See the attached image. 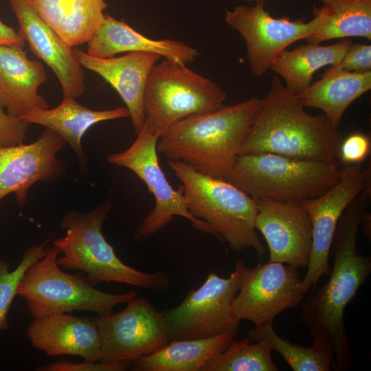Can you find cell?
Returning <instances> with one entry per match:
<instances>
[{"instance_id":"cell-1","label":"cell","mask_w":371,"mask_h":371,"mask_svg":"<svg viewBox=\"0 0 371 371\" xmlns=\"http://www.w3.org/2000/svg\"><path fill=\"white\" fill-rule=\"evenodd\" d=\"M371 190L361 192L348 205L337 225L331 245L333 269L327 282L304 302L301 320L311 346L330 353L333 370H349L352 350L344 322V311L371 273V258L357 251L362 215L370 203Z\"/></svg>"},{"instance_id":"cell-2","label":"cell","mask_w":371,"mask_h":371,"mask_svg":"<svg viewBox=\"0 0 371 371\" xmlns=\"http://www.w3.org/2000/svg\"><path fill=\"white\" fill-rule=\"evenodd\" d=\"M304 108L280 77L273 75L239 155L269 153L336 163L342 135L324 113L311 115Z\"/></svg>"},{"instance_id":"cell-3","label":"cell","mask_w":371,"mask_h":371,"mask_svg":"<svg viewBox=\"0 0 371 371\" xmlns=\"http://www.w3.org/2000/svg\"><path fill=\"white\" fill-rule=\"evenodd\" d=\"M260 101L255 97L186 117L159 137L157 152L203 175L226 180Z\"/></svg>"},{"instance_id":"cell-4","label":"cell","mask_w":371,"mask_h":371,"mask_svg":"<svg viewBox=\"0 0 371 371\" xmlns=\"http://www.w3.org/2000/svg\"><path fill=\"white\" fill-rule=\"evenodd\" d=\"M112 207L107 200L88 212L73 211L64 215L60 227L66 234L54 241V246L63 254L57 258L58 266L84 271L93 286L117 282L157 293L168 291V273H145L125 264L106 240L102 227Z\"/></svg>"},{"instance_id":"cell-5","label":"cell","mask_w":371,"mask_h":371,"mask_svg":"<svg viewBox=\"0 0 371 371\" xmlns=\"http://www.w3.org/2000/svg\"><path fill=\"white\" fill-rule=\"evenodd\" d=\"M168 166L181 182L188 211L213 235L235 252L251 248L260 256L265 254L255 227L258 207L253 198L229 181L203 175L181 161L169 160Z\"/></svg>"},{"instance_id":"cell-6","label":"cell","mask_w":371,"mask_h":371,"mask_svg":"<svg viewBox=\"0 0 371 371\" xmlns=\"http://www.w3.org/2000/svg\"><path fill=\"white\" fill-rule=\"evenodd\" d=\"M339 177L337 162L261 153L238 155L226 181L254 200L304 202L324 194Z\"/></svg>"},{"instance_id":"cell-7","label":"cell","mask_w":371,"mask_h":371,"mask_svg":"<svg viewBox=\"0 0 371 371\" xmlns=\"http://www.w3.org/2000/svg\"><path fill=\"white\" fill-rule=\"evenodd\" d=\"M60 251L47 248L45 256L25 273L17 295L26 301L34 317L87 311L98 315L113 313V308L138 295L135 290L113 294L100 291L80 274H70L57 263Z\"/></svg>"},{"instance_id":"cell-8","label":"cell","mask_w":371,"mask_h":371,"mask_svg":"<svg viewBox=\"0 0 371 371\" xmlns=\"http://www.w3.org/2000/svg\"><path fill=\"white\" fill-rule=\"evenodd\" d=\"M226 93L186 64L166 59L151 69L144 94L145 123L159 138L177 122L225 106Z\"/></svg>"},{"instance_id":"cell-9","label":"cell","mask_w":371,"mask_h":371,"mask_svg":"<svg viewBox=\"0 0 371 371\" xmlns=\"http://www.w3.org/2000/svg\"><path fill=\"white\" fill-rule=\"evenodd\" d=\"M245 267L240 260L227 278L208 274L204 282L190 290L177 306L163 314L169 341L203 339L225 333L237 335L240 320L233 310Z\"/></svg>"},{"instance_id":"cell-10","label":"cell","mask_w":371,"mask_h":371,"mask_svg":"<svg viewBox=\"0 0 371 371\" xmlns=\"http://www.w3.org/2000/svg\"><path fill=\"white\" fill-rule=\"evenodd\" d=\"M158 139L144 122L135 140L127 149L107 157L110 164L133 172L145 183L155 198V207L136 228L135 238L144 240L151 237L169 224L175 216L188 220L201 232L212 234L205 222L196 218L188 211L181 187L175 190L168 181L159 162Z\"/></svg>"},{"instance_id":"cell-11","label":"cell","mask_w":371,"mask_h":371,"mask_svg":"<svg viewBox=\"0 0 371 371\" xmlns=\"http://www.w3.org/2000/svg\"><path fill=\"white\" fill-rule=\"evenodd\" d=\"M126 304L120 312L95 317L101 341L99 361H133L169 342L162 313L147 299L137 296Z\"/></svg>"},{"instance_id":"cell-12","label":"cell","mask_w":371,"mask_h":371,"mask_svg":"<svg viewBox=\"0 0 371 371\" xmlns=\"http://www.w3.org/2000/svg\"><path fill=\"white\" fill-rule=\"evenodd\" d=\"M225 21L244 39L249 65L256 77L265 75L273 60L290 45L311 36L319 23L315 15L308 22L304 18H274L265 9V1L227 9Z\"/></svg>"},{"instance_id":"cell-13","label":"cell","mask_w":371,"mask_h":371,"mask_svg":"<svg viewBox=\"0 0 371 371\" xmlns=\"http://www.w3.org/2000/svg\"><path fill=\"white\" fill-rule=\"evenodd\" d=\"M338 181L320 196L303 202L312 224V248L302 284L307 292L330 271L328 258L339 220L351 201L363 190L371 189V170L360 165L339 166Z\"/></svg>"},{"instance_id":"cell-14","label":"cell","mask_w":371,"mask_h":371,"mask_svg":"<svg viewBox=\"0 0 371 371\" xmlns=\"http://www.w3.org/2000/svg\"><path fill=\"white\" fill-rule=\"evenodd\" d=\"M297 269L271 261L245 267L233 301L236 317L257 326L300 304L308 292Z\"/></svg>"},{"instance_id":"cell-15","label":"cell","mask_w":371,"mask_h":371,"mask_svg":"<svg viewBox=\"0 0 371 371\" xmlns=\"http://www.w3.org/2000/svg\"><path fill=\"white\" fill-rule=\"evenodd\" d=\"M256 229L265 238L269 260L306 267L312 248V224L303 202L255 200Z\"/></svg>"},{"instance_id":"cell-16","label":"cell","mask_w":371,"mask_h":371,"mask_svg":"<svg viewBox=\"0 0 371 371\" xmlns=\"http://www.w3.org/2000/svg\"><path fill=\"white\" fill-rule=\"evenodd\" d=\"M66 144L58 133L45 128L31 144L0 147V201L14 193L23 207L33 184L56 179L63 170L57 154Z\"/></svg>"},{"instance_id":"cell-17","label":"cell","mask_w":371,"mask_h":371,"mask_svg":"<svg viewBox=\"0 0 371 371\" xmlns=\"http://www.w3.org/2000/svg\"><path fill=\"white\" fill-rule=\"evenodd\" d=\"M19 24V33L30 49L54 73L63 97L77 98L85 91V74L74 48L40 17L29 0H8Z\"/></svg>"},{"instance_id":"cell-18","label":"cell","mask_w":371,"mask_h":371,"mask_svg":"<svg viewBox=\"0 0 371 371\" xmlns=\"http://www.w3.org/2000/svg\"><path fill=\"white\" fill-rule=\"evenodd\" d=\"M82 68L101 76L126 104L136 135L144 124V94L150 72L161 56L155 53L129 52L117 57L98 58L74 47Z\"/></svg>"},{"instance_id":"cell-19","label":"cell","mask_w":371,"mask_h":371,"mask_svg":"<svg viewBox=\"0 0 371 371\" xmlns=\"http://www.w3.org/2000/svg\"><path fill=\"white\" fill-rule=\"evenodd\" d=\"M27 335L32 346L48 356H78L98 361L101 341L95 317L70 313L34 317Z\"/></svg>"},{"instance_id":"cell-20","label":"cell","mask_w":371,"mask_h":371,"mask_svg":"<svg viewBox=\"0 0 371 371\" xmlns=\"http://www.w3.org/2000/svg\"><path fill=\"white\" fill-rule=\"evenodd\" d=\"M47 80L43 65L28 58L21 45L0 46V104L14 117L47 109L38 87Z\"/></svg>"},{"instance_id":"cell-21","label":"cell","mask_w":371,"mask_h":371,"mask_svg":"<svg viewBox=\"0 0 371 371\" xmlns=\"http://www.w3.org/2000/svg\"><path fill=\"white\" fill-rule=\"evenodd\" d=\"M155 53L166 59L186 64L194 61L199 52L186 43L173 39H151L131 27L123 19L106 14L99 27L87 43V53L109 58L123 52Z\"/></svg>"},{"instance_id":"cell-22","label":"cell","mask_w":371,"mask_h":371,"mask_svg":"<svg viewBox=\"0 0 371 371\" xmlns=\"http://www.w3.org/2000/svg\"><path fill=\"white\" fill-rule=\"evenodd\" d=\"M370 89L371 71H349L336 64L330 65L320 80L296 96L304 107L321 110L339 128L348 106Z\"/></svg>"},{"instance_id":"cell-23","label":"cell","mask_w":371,"mask_h":371,"mask_svg":"<svg viewBox=\"0 0 371 371\" xmlns=\"http://www.w3.org/2000/svg\"><path fill=\"white\" fill-rule=\"evenodd\" d=\"M129 117L126 107L108 110H92L79 104L75 98L63 97L53 109H37L19 117L27 124H35L49 128L64 139L76 154L80 161L85 162L82 147L85 133L97 123Z\"/></svg>"},{"instance_id":"cell-24","label":"cell","mask_w":371,"mask_h":371,"mask_svg":"<svg viewBox=\"0 0 371 371\" xmlns=\"http://www.w3.org/2000/svg\"><path fill=\"white\" fill-rule=\"evenodd\" d=\"M40 17L69 46L87 43L104 18L106 0H29Z\"/></svg>"},{"instance_id":"cell-25","label":"cell","mask_w":371,"mask_h":371,"mask_svg":"<svg viewBox=\"0 0 371 371\" xmlns=\"http://www.w3.org/2000/svg\"><path fill=\"white\" fill-rule=\"evenodd\" d=\"M235 336L225 333L208 338L171 341L156 352L133 361L131 368L137 371H201Z\"/></svg>"},{"instance_id":"cell-26","label":"cell","mask_w":371,"mask_h":371,"mask_svg":"<svg viewBox=\"0 0 371 371\" xmlns=\"http://www.w3.org/2000/svg\"><path fill=\"white\" fill-rule=\"evenodd\" d=\"M352 43L348 38L329 45L307 43L292 50L283 51L270 69L284 80L286 89L296 95L311 85L316 71L338 64Z\"/></svg>"},{"instance_id":"cell-27","label":"cell","mask_w":371,"mask_h":371,"mask_svg":"<svg viewBox=\"0 0 371 371\" xmlns=\"http://www.w3.org/2000/svg\"><path fill=\"white\" fill-rule=\"evenodd\" d=\"M313 15L319 23L315 32L306 41L319 44L323 41L347 37L371 40V0H319Z\"/></svg>"},{"instance_id":"cell-28","label":"cell","mask_w":371,"mask_h":371,"mask_svg":"<svg viewBox=\"0 0 371 371\" xmlns=\"http://www.w3.org/2000/svg\"><path fill=\"white\" fill-rule=\"evenodd\" d=\"M273 321L255 326L248 331L251 341H262L271 350L279 353L294 371H330L333 370V355L313 346L304 347L280 337L275 331Z\"/></svg>"},{"instance_id":"cell-29","label":"cell","mask_w":371,"mask_h":371,"mask_svg":"<svg viewBox=\"0 0 371 371\" xmlns=\"http://www.w3.org/2000/svg\"><path fill=\"white\" fill-rule=\"evenodd\" d=\"M251 341L248 337L234 340L212 358L201 371H278L271 359V350L262 341Z\"/></svg>"},{"instance_id":"cell-30","label":"cell","mask_w":371,"mask_h":371,"mask_svg":"<svg viewBox=\"0 0 371 371\" xmlns=\"http://www.w3.org/2000/svg\"><path fill=\"white\" fill-rule=\"evenodd\" d=\"M49 240L27 248L17 267L12 271L10 265L0 259V330L9 328L8 313L11 304L17 295L18 286L28 268L46 254Z\"/></svg>"},{"instance_id":"cell-31","label":"cell","mask_w":371,"mask_h":371,"mask_svg":"<svg viewBox=\"0 0 371 371\" xmlns=\"http://www.w3.org/2000/svg\"><path fill=\"white\" fill-rule=\"evenodd\" d=\"M371 150L370 137L360 132L350 134L341 142L338 159L343 165H360Z\"/></svg>"},{"instance_id":"cell-32","label":"cell","mask_w":371,"mask_h":371,"mask_svg":"<svg viewBox=\"0 0 371 371\" xmlns=\"http://www.w3.org/2000/svg\"><path fill=\"white\" fill-rule=\"evenodd\" d=\"M132 361L105 363L101 361L85 360L72 362L62 359L36 368L38 371H124L131 368Z\"/></svg>"},{"instance_id":"cell-33","label":"cell","mask_w":371,"mask_h":371,"mask_svg":"<svg viewBox=\"0 0 371 371\" xmlns=\"http://www.w3.org/2000/svg\"><path fill=\"white\" fill-rule=\"evenodd\" d=\"M29 124L9 115L0 104V147L23 144L27 137Z\"/></svg>"},{"instance_id":"cell-34","label":"cell","mask_w":371,"mask_h":371,"mask_svg":"<svg viewBox=\"0 0 371 371\" xmlns=\"http://www.w3.org/2000/svg\"><path fill=\"white\" fill-rule=\"evenodd\" d=\"M338 64L341 68L349 71H371V45L352 43Z\"/></svg>"},{"instance_id":"cell-35","label":"cell","mask_w":371,"mask_h":371,"mask_svg":"<svg viewBox=\"0 0 371 371\" xmlns=\"http://www.w3.org/2000/svg\"><path fill=\"white\" fill-rule=\"evenodd\" d=\"M25 41L19 32L0 19V46L21 45L25 46Z\"/></svg>"},{"instance_id":"cell-36","label":"cell","mask_w":371,"mask_h":371,"mask_svg":"<svg viewBox=\"0 0 371 371\" xmlns=\"http://www.w3.org/2000/svg\"><path fill=\"white\" fill-rule=\"evenodd\" d=\"M359 227L362 228L363 232L370 240L371 236V214L370 212L366 211L361 216Z\"/></svg>"},{"instance_id":"cell-37","label":"cell","mask_w":371,"mask_h":371,"mask_svg":"<svg viewBox=\"0 0 371 371\" xmlns=\"http://www.w3.org/2000/svg\"><path fill=\"white\" fill-rule=\"evenodd\" d=\"M242 1H255L256 3V2L265 1V0H242Z\"/></svg>"}]
</instances>
